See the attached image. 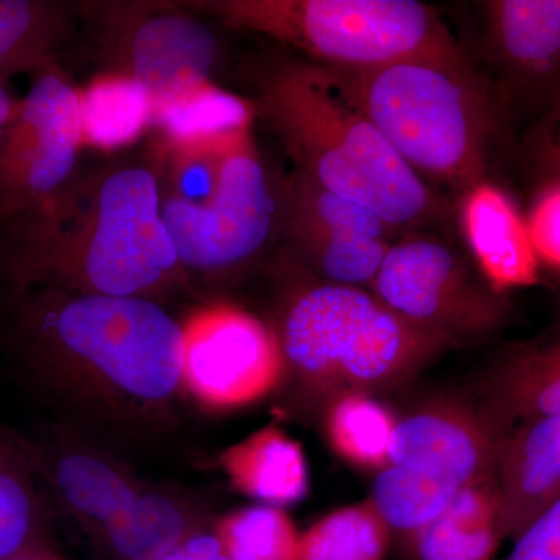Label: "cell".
Returning a JSON list of instances; mask_svg holds the SVG:
<instances>
[{
  "label": "cell",
  "mask_w": 560,
  "mask_h": 560,
  "mask_svg": "<svg viewBox=\"0 0 560 560\" xmlns=\"http://www.w3.org/2000/svg\"><path fill=\"white\" fill-rule=\"evenodd\" d=\"M213 521L197 493L149 482L91 541L109 560H150L212 528Z\"/></svg>",
  "instance_id": "19"
},
{
  "label": "cell",
  "mask_w": 560,
  "mask_h": 560,
  "mask_svg": "<svg viewBox=\"0 0 560 560\" xmlns=\"http://www.w3.org/2000/svg\"><path fill=\"white\" fill-rule=\"evenodd\" d=\"M371 291L390 311L453 348L486 340L510 315V302L474 261L451 243L419 232L390 245Z\"/></svg>",
  "instance_id": "11"
},
{
  "label": "cell",
  "mask_w": 560,
  "mask_h": 560,
  "mask_svg": "<svg viewBox=\"0 0 560 560\" xmlns=\"http://www.w3.org/2000/svg\"><path fill=\"white\" fill-rule=\"evenodd\" d=\"M318 419L338 458L361 470L378 474L385 469L399 418L377 396L342 394L324 408Z\"/></svg>",
  "instance_id": "26"
},
{
  "label": "cell",
  "mask_w": 560,
  "mask_h": 560,
  "mask_svg": "<svg viewBox=\"0 0 560 560\" xmlns=\"http://www.w3.org/2000/svg\"><path fill=\"white\" fill-rule=\"evenodd\" d=\"M7 560H68L61 551L55 547L54 541L50 537L35 541V544L28 545L27 548L16 552Z\"/></svg>",
  "instance_id": "33"
},
{
  "label": "cell",
  "mask_w": 560,
  "mask_h": 560,
  "mask_svg": "<svg viewBox=\"0 0 560 560\" xmlns=\"http://www.w3.org/2000/svg\"><path fill=\"white\" fill-rule=\"evenodd\" d=\"M253 108L300 173L372 210L396 231L444 215V202L408 167L368 114L318 62L278 58L254 72Z\"/></svg>",
  "instance_id": "3"
},
{
  "label": "cell",
  "mask_w": 560,
  "mask_h": 560,
  "mask_svg": "<svg viewBox=\"0 0 560 560\" xmlns=\"http://www.w3.org/2000/svg\"><path fill=\"white\" fill-rule=\"evenodd\" d=\"M18 102L20 101L13 97L7 83H0V143H2L14 113H16Z\"/></svg>",
  "instance_id": "34"
},
{
  "label": "cell",
  "mask_w": 560,
  "mask_h": 560,
  "mask_svg": "<svg viewBox=\"0 0 560 560\" xmlns=\"http://www.w3.org/2000/svg\"><path fill=\"white\" fill-rule=\"evenodd\" d=\"M390 530L371 500L324 515L301 536V560H383Z\"/></svg>",
  "instance_id": "27"
},
{
  "label": "cell",
  "mask_w": 560,
  "mask_h": 560,
  "mask_svg": "<svg viewBox=\"0 0 560 560\" xmlns=\"http://www.w3.org/2000/svg\"><path fill=\"white\" fill-rule=\"evenodd\" d=\"M503 438L477 405L455 397L425 401L401 416L370 497L390 536L411 547L460 490L493 477Z\"/></svg>",
  "instance_id": "8"
},
{
  "label": "cell",
  "mask_w": 560,
  "mask_h": 560,
  "mask_svg": "<svg viewBox=\"0 0 560 560\" xmlns=\"http://www.w3.org/2000/svg\"><path fill=\"white\" fill-rule=\"evenodd\" d=\"M256 117L253 103L234 92L208 83L183 101L160 110L153 128L158 145L172 150L212 149L250 131Z\"/></svg>",
  "instance_id": "24"
},
{
  "label": "cell",
  "mask_w": 560,
  "mask_h": 560,
  "mask_svg": "<svg viewBox=\"0 0 560 560\" xmlns=\"http://www.w3.org/2000/svg\"><path fill=\"white\" fill-rule=\"evenodd\" d=\"M194 9L226 27L287 44L327 68L470 58L436 10L416 0H224Z\"/></svg>",
  "instance_id": "7"
},
{
  "label": "cell",
  "mask_w": 560,
  "mask_h": 560,
  "mask_svg": "<svg viewBox=\"0 0 560 560\" xmlns=\"http://www.w3.org/2000/svg\"><path fill=\"white\" fill-rule=\"evenodd\" d=\"M11 294V355L65 422L119 451L175 430L183 327L164 304L51 287Z\"/></svg>",
  "instance_id": "1"
},
{
  "label": "cell",
  "mask_w": 560,
  "mask_h": 560,
  "mask_svg": "<svg viewBox=\"0 0 560 560\" xmlns=\"http://www.w3.org/2000/svg\"><path fill=\"white\" fill-rule=\"evenodd\" d=\"M212 530L231 560H301L302 533L283 508H241L215 517Z\"/></svg>",
  "instance_id": "28"
},
{
  "label": "cell",
  "mask_w": 560,
  "mask_h": 560,
  "mask_svg": "<svg viewBox=\"0 0 560 560\" xmlns=\"http://www.w3.org/2000/svg\"><path fill=\"white\" fill-rule=\"evenodd\" d=\"M25 441L44 492L90 540L149 485L119 448L65 420Z\"/></svg>",
  "instance_id": "14"
},
{
  "label": "cell",
  "mask_w": 560,
  "mask_h": 560,
  "mask_svg": "<svg viewBox=\"0 0 560 560\" xmlns=\"http://www.w3.org/2000/svg\"><path fill=\"white\" fill-rule=\"evenodd\" d=\"M459 231L475 267L500 293L534 285L539 257L517 206L492 180L458 197Z\"/></svg>",
  "instance_id": "18"
},
{
  "label": "cell",
  "mask_w": 560,
  "mask_h": 560,
  "mask_svg": "<svg viewBox=\"0 0 560 560\" xmlns=\"http://www.w3.org/2000/svg\"><path fill=\"white\" fill-rule=\"evenodd\" d=\"M280 230L294 265L320 282L372 287L401 237L382 217L300 173L279 179Z\"/></svg>",
  "instance_id": "13"
},
{
  "label": "cell",
  "mask_w": 560,
  "mask_h": 560,
  "mask_svg": "<svg viewBox=\"0 0 560 560\" xmlns=\"http://www.w3.org/2000/svg\"><path fill=\"white\" fill-rule=\"evenodd\" d=\"M501 539L493 477L460 490L447 508L416 534L419 560H493Z\"/></svg>",
  "instance_id": "22"
},
{
  "label": "cell",
  "mask_w": 560,
  "mask_h": 560,
  "mask_svg": "<svg viewBox=\"0 0 560 560\" xmlns=\"http://www.w3.org/2000/svg\"><path fill=\"white\" fill-rule=\"evenodd\" d=\"M327 69L434 194L490 180L506 110L471 58Z\"/></svg>",
  "instance_id": "5"
},
{
  "label": "cell",
  "mask_w": 560,
  "mask_h": 560,
  "mask_svg": "<svg viewBox=\"0 0 560 560\" xmlns=\"http://www.w3.org/2000/svg\"><path fill=\"white\" fill-rule=\"evenodd\" d=\"M501 539L515 540L560 497V416L504 434L493 470Z\"/></svg>",
  "instance_id": "17"
},
{
  "label": "cell",
  "mask_w": 560,
  "mask_h": 560,
  "mask_svg": "<svg viewBox=\"0 0 560 560\" xmlns=\"http://www.w3.org/2000/svg\"><path fill=\"white\" fill-rule=\"evenodd\" d=\"M150 560H231L212 528L201 530L175 548Z\"/></svg>",
  "instance_id": "32"
},
{
  "label": "cell",
  "mask_w": 560,
  "mask_h": 560,
  "mask_svg": "<svg viewBox=\"0 0 560 560\" xmlns=\"http://www.w3.org/2000/svg\"><path fill=\"white\" fill-rule=\"evenodd\" d=\"M25 438L0 429V560L49 536V504Z\"/></svg>",
  "instance_id": "25"
},
{
  "label": "cell",
  "mask_w": 560,
  "mask_h": 560,
  "mask_svg": "<svg viewBox=\"0 0 560 560\" xmlns=\"http://www.w3.org/2000/svg\"><path fill=\"white\" fill-rule=\"evenodd\" d=\"M480 10L482 70L503 109L541 105L560 81V0H488Z\"/></svg>",
  "instance_id": "15"
},
{
  "label": "cell",
  "mask_w": 560,
  "mask_h": 560,
  "mask_svg": "<svg viewBox=\"0 0 560 560\" xmlns=\"http://www.w3.org/2000/svg\"><path fill=\"white\" fill-rule=\"evenodd\" d=\"M80 88L61 66L35 73L0 143V224L20 230L54 205L81 172Z\"/></svg>",
  "instance_id": "10"
},
{
  "label": "cell",
  "mask_w": 560,
  "mask_h": 560,
  "mask_svg": "<svg viewBox=\"0 0 560 560\" xmlns=\"http://www.w3.org/2000/svg\"><path fill=\"white\" fill-rule=\"evenodd\" d=\"M161 215L190 282L243 275L279 237V180L250 131L202 150L156 145Z\"/></svg>",
  "instance_id": "6"
},
{
  "label": "cell",
  "mask_w": 560,
  "mask_h": 560,
  "mask_svg": "<svg viewBox=\"0 0 560 560\" xmlns=\"http://www.w3.org/2000/svg\"><path fill=\"white\" fill-rule=\"evenodd\" d=\"M11 291L51 287L164 304L190 279L161 215V183L150 160L81 168L65 194L7 234Z\"/></svg>",
  "instance_id": "2"
},
{
  "label": "cell",
  "mask_w": 560,
  "mask_h": 560,
  "mask_svg": "<svg viewBox=\"0 0 560 560\" xmlns=\"http://www.w3.org/2000/svg\"><path fill=\"white\" fill-rule=\"evenodd\" d=\"M79 9L101 72L124 73L142 84L154 116L212 83L220 39L191 7L95 2Z\"/></svg>",
  "instance_id": "9"
},
{
  "label": "cell",
  "mask_w": 560,
  "mask_h": 560,
  "mask_svg": "<svg viewBox=\"0 0 560 560\" xmlns=\"http://www.w3.org/2000/svg\"><path fill=\"white\" fill-rule=\"evenodd\" d=\"M219 464L232 488L260 504L285 510L304 500L311 490V470L302 445L276 423L224 448Z\"/></svg>",
  "instance_id": "20"
},
{
  "label": "cell",
  "mask_w": 560,
  "mask_h": 560,
  "mask_svg": "<svg viewBox=\"0 0 560 560\" xmlns=\"http://www.w3.org/2000/svg\"><path fill=\"white\" fill-rule=\"evenodd\" d=\"M180 327L184 396L201 410H241L282 388V350L267 320L212 302L191 311Z\"/></svg>",
  "instance_id": "12"
},
{
  "label": "cell",
  "mask_w": 560,
  "mask_h": 560,
  "mask_svg": "<svg viewBox=\"0 0 560 560\" xmlns=\"http://www.w3.org/2000/svg\"><path fill=\"white\" fill-rule=\"evenodd\" d=\"M475 405L503 436L528 420L560 416V318L497 355Z\"/></svg>",
  "instance_id": "16"
},
{
  "label": "cell",
  "mask_w": 560,
  "mask_h": 560,
  "mask_svg": "<svg viewBox=\"0 0 560 560\" xmlns=\"http://www.w3.org/2000/svg\"><path fill=\"white\" fill-rule=\"evenodd\" d=\"M522 156L540 191H560V81L523 136Z\"/></svg>",
  "instance_id": "29"
},
{
  "label": "cell",
  "mask_w": 560,
  "mask_h": 560,
  "mask_svg": "<svg viewBox=\"0 0 560 560\" xmlns=\"http://www.w3.org/2000/svg\"><path fill=\"white\" fill-rule=\"evenodd\" d=\"M501 560H560V497L523 530Z\"/></svg>",
  "instance_id": "30"
},
{
  "label": "cell",
  "mask_w": 560,
  "mask_h": 560,
  "mask_svg": "<svg viewBox=\"0 0 560 560\" xmlns=\"http://www.w3.org/2000/svg\"><path fill=\"white\" fill-rule=\"evenodd\" d=\"M84 147L119 151L153 128L154 105L149 91L131 77L98 72L80 88Z\"/></svg>",
  "instance_id": "23"
},
{
  "label": "cell",
  "mask_w": 560,
  "mask_h": 560,
  "mask_svg": "<svg viewBox=\"0 0 560 560\" xmlns=\"http://www.w3.org/2000/svg\"><path fill=\"white\" fill-rule=\"evenodd\" d=\"M77 3L0 0V83L22 72L60 66L79 32Z\"/></svg>",
  "instance_id": "21"
},
{
  "label": "cell",
  "mask_w": 560,
  "mask_h": 560,
  "mask_svg": "<svg viewBox=\"0 0 560 560\" xmlns=\"http://www.w3.org/2000/svg\"><path fill=\"white\" fill-rule=\"evenodd\" d=\"M526 224L537 257L560 268V191H540Z\"/></svg>",
  "instance_id": "31"
},
{
  "label": "cell",
  "mask_w": 560,
  "mask_h": 560,
  "mask_svg": "<svg viewBox=\"0 0 560 560\" xmlns=\"http://www.w3.org/2000/svg\"><path fill=\"white\" fill-rule=\"evenodd\" d=\"M271 329L282 350L291 411L318 419L350 393L401 388L453 346L390 311L372 291L320 282L294 267Z\"/></svg>",
  "instance_id": "4"
}]
</instances>
